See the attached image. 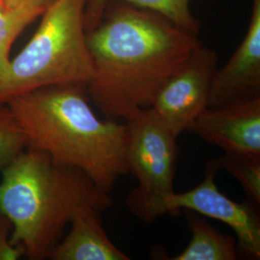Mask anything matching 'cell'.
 I'll return each instance as SVG.
<instances>
[{"label": "cell", "instance_id": "cell-1", "mask_svg": "<svg viewBox=\"0 0 260 260\" xmlns=\"http://www.w3.org/2000/svg\"><path fill=\"white\" fill-rule=\"evenodd\" d=\"M167 17L125 0H110L86 32L93 75L90 100L107 117L129 121L150 109L159 91L202 45Z\"/></svg>", "mask_w": 260, "mask_h": 260}, {"label": "cell", "instance_id": "cell-2", "mask_svg": "<svg viewBox=\"0 0 260 260\" xmlns=\"http://www.w3.org/2000/svg\"><path fill=\"white\" fill-rule=\"evenodd\" d=\"M86 84H55L21 93L7 103L26 140L56 163L84 173L109 194L129 173L124 156L125 123L100 119Z\"/></svg>", "mask_w": 260, "mask_h": 260}, {"label": "cell", "instance_id": "cell-3", "mask_svg": "<svg viewBox=\"0 0 260 260\" xmlns=\"http://www.w3.org/2000/svg\"><path fill=\"white\" fill-rule=\"evenodd\" d=\"M1 172L0 213L12 223V244L29 259L47 258L80 208L113 203L81 171L39 149L26 147Z\"/></svg>", "mask_w": 260, "mask_h": 260}, {"label": "cell", "instance_id": "cell-4", "mask_svg": "<svg viewBox=\"0 0 260 260\" xmlns=\"http://www.w3.org/2000/svg\"><path fill=\"white\" fill-rule=\"evenodd\" d=\"M87 0H53L27 45L0 75V103L55 84H87L93 63L86 43Z\"/></svg>", "mask_w": 260, "mask_h": 260}, {"label": "cell", "instance_id": "cell-5", "mask_svg": "<svg viewBox=\"0 0 260 260\" xmlns=\"http://www.w3.org/2000/svg\"><path fill=\"white\" fill-rule=\"evenodd\" d=\"M177 140L151 109L125 122L124 156L138 181L125 204L144 223L164 215L165 203L175 193Z\"/></svg>", "mask_w": 260, "mask_h": 260}, {"label": "cell", "instance_id": "cell-6", "mask_svg": "<svg viewBox=\"0 0 260 260\" xmlns=\"http://www.w3.org/2000/svg\"><path fill=\"white\" fill-rule=\"evenodd\" d=\"M217 69L216 52L201 45L159 91L150 109L177 138L208 107Z\"/></svg>", "mask_w": 260, "mask_h": 260}, {"label": "cell", "instance_id": "cell-7", "mask_svg": "<svg viewBox=\"0 0 260 260\" xmlns=\"http://www.w3.org/2000/svg\"><path fill=\"white\" fill-rule=\"evenodd\" d=\"M216 173L205 170V177L195 188L174 193L165 203V214L191 210L229 225L236 235L238 251L250 259L260 258V218L257 205L251 201L237 203L223 194L215 183Z\"/></svg>", "mask_w": 260, "mask_h": 260}, {"label": "cell", "instance_id": "cell-8", "mask_svg": "<svg viewBox=\"0 0 260 260\" xmlns=\"http://www.w3.org/2000/svg\"><path fill=\"white\" fill-rule=\"evenodd\" d=\"M187 130L224 153L260 158V96L207 107Z\"/></svg>", "mask_w": 260, "mask_h": 260}, {"label": "cell", "instance_id": "cell-9", "mask_svg": "<svg viewBox=\"0 0 260 260\" xmlns=\"http://www.w3.org/2000/svg\"><path fill=\"white\" fill-rule=\"evenodd\" d=\"M260 96V0H252L246 35L230 60L217 69L208 107Z\"/></svg>", "mask_w": 260, "mask_h": 260}, {"label": "cell", "instance_id": "cell-10", "mask_svg": "<svg viewBox=\"0 0 260 260\" xmlns=\"http://www.w3.org/2000/svg\"><path fill=\"white\" fill-rule=\"evenodd\" d=\"M101 208L85 205L71 221V230L52 248V260H129L108 237L102 225Z\"/></svg>", "mask_w": 260, "mask_h": 260}, {"label": "cell", "instance_id": "cell-11", "mask_svg": "<svg viewBox=\"0 0 260 260\" xmlns=\"http://www.w3.org/2000/svg\"><path fill=\"white\" fill-rule=\"evenodd\" d=\"M192 233L185 249L173 260H236L238 247L236 239L216 230L200 214L185 210Z\"/></svg>", "mask_w": 260, "mask_h": 260}, {"label": "cell", "instance_id": "cell-12", "mask_svg": "<svg viewBox=\"0 0 260 260\" xmlns=\"http://www.w3.org/2000/svg\"><path fill=\"white\" fill-rule=\"evenodd\" d=\"M110 0H87L84 22L86 32L94 27L103 17V12ZM141 8L151 10L167 17L180 27L198 34L200 22L190 10V0H125Z\"/></svg>", "mask_w": 260, "mask_h": 260}, {"label": "cell", "instance_id": "cell-13", "mask_svg": "<svg viewBox=\"0 0 260 260\" xmlns=\"http://www.w3.org/2000/svg\"><path fill=\"white\" fill-rule=\"evenodd\" d=\"M205 170L215 173L224 170L241 184L249 201L260 205V158L223 153L221 157L210 160Z\"/></svg>", "mask_w": 260, "mask_h": 260}, {"label": "cell", "instance_id": "cell-14", "mask_svg": "<svg viewBox=\"0 0 260 260\" xmlns=\"http://www.w3.org/2000/svg\"><path fill=\"white\" fill-rule=\"evenodd\" d=\"M40 15L29 10L0 11V75L9 64L10 50L19 34Z\"/></svg>", "mask_w": 260, "mask_h": 260}, {"label": "cell", "instance_id": "cell-15", "mask_svg": "<svg viewBox=\"0 0 260 260\" xmlns=\"http://www.w3.org/2000/svg\"><path fill=\"white\" fill-rule=\"evenodd\" d=\"M26 148L25 135L7 103H0V172Z\"/></svg>", "mask_w": 260, "mask_h": 260}, {"label": "cell", "instance_id": "cell-16", "mask_svg": "<svg viewBox=\"0 0 260 260\" xmlns=\"http://www.w3.org/2000/svg\"><path fill=\"white\" fill-rule=\"evenodd\" d=\"M11 230L12 223L9 219L0 213V260H18L23 255L19 247L11 242L9 238Z\"/></svg>", "mask_w": 260, "mask_h": 260}, {"label": "cell", "instance_id": "cell-17", "mask_svg": "<svg viewBox=\"0 0 260 260\" xmlns=\"http://www.w3.org/2000/svg\"><path fill=\"white\" fill-rule=\"evenodd\" d=\"M6 8L10 10H29L40 16L46 11L53 0H5Z\"/></svg>", "mask_w": 260, "mask_h": 260}, {"label": "cell", "instance_id": "cell-18", "mask_svg": "<svg viewBox=\"0 0 260 260\" xmlns=\"http://www.w3.org/2000/svg\"><path fill=\"white\" fill-rule=\"evenodd\" d=\"M6 1L5 0H0V11L6 10Z\"/></svg>", "mask_w": 260, "mask_h": 260}]
</instances>
